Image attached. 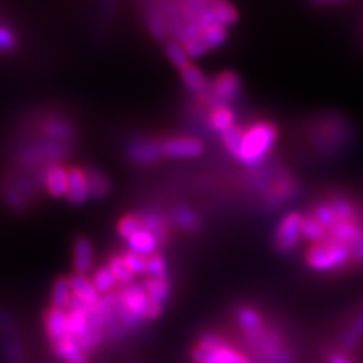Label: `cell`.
Wrapping results in <instances>:
<instances>
[{
  "mask_svg": "<svg viewBox=\"0 0 363 363\" xmlns=\"http://www.w3.org/2000/svg\"><path fill=\"white\" fill-rule=\"evenodd\" d=\"M212 11L220 25H223L224 28L233 26L235 23L240 20V13H238V9L232 4L223 2V0H213Z\"/></svg>",
  "mask_w": 363,
  "mask_h": 363,
  "instance_id": "cell-22",
  "label": "cell"
},
{
  "mask_svg": "<svg viewBox=\"0 0 363 363\" xmlns=\"http://www.w3.org/2000/svg\"><path fill=\"white\" fill-rule=\"evenodd\" d=\"M128 245L130 252L138 253L144 257H150L155 253H157V247H159L156 238L150 232H147L144 229L138 230L133 236H130L128 240Z\"/></svg>",
  "mask_w": 363,
  "mask_h": 363,
  "instance_id": "cell-18",
  "label": "cell"
},
{
  "mask_svg": "<svg viewBox=\"0 0 363 363\" xmlns=\"http://www.w3.org/2000/svg\"><path fill=\"white\" fill-rule=\"evenodd\" d=\"M124 262H126V267L129 268V271L132 272L133 276H143L147 274V257L133 253V252H126L123 256Z\"/></svg>",
  "mask_w": 363,
  "mask_h": 363,
  "instance_id": "cell-30",
  "label": "cell"
},
{
  "mask_svg": "<svg viewBox=\"0 0 363 363\" xmlns=\"http://www.w3.org/2000/svg\"><path fill=\"white\" fill-rule=\"evenodd\" d=\"M303 220H304V215H301L300 212H289L281 218L276 230V238H274L276 247L281 253L292 252V250L300 244L303 238L301 235Z\"/></svg>",
  "mask_w": 363,
  "mask_h": 363,
  "instance_id": "cell-5",
  "label": "cell"
},
{
  "mask_svg": "<svg viewBox=\"0 0 363 363\" xmlns=\"http://www.w3.org/2000/svg\"><path fill=\"white\" fill-rule=\"evenodd\" d=\"M45 130H48V135L52 136V138H55V140H67V138H70V136H72L70 124L64 123V121L50 123Z\"/></svg>",
  "mask_w": 363,
  "mask_h": 363,
  "instance_id": "cell-34",
  "label": "cell"
},
{
  "mask_svg": "<svg viewBox=\"0 0 363 363\" xmlns=\"http://www.w3.org/2000/svg\"><path fill=\"white\" fill-rule=\"evenodd\" d=\"M351 257L353 255L347 245L327 238L321 242L311 245L308 255H306V264L315 271L327 272L345 267Z\"/></svg>",
  "mask_w": 363,
  "mask_h": 363,
  "instance_id": "cell-3",
  "label": "cell"
},
{
  "mask_svg": "<svg viewBox=\"0 0 363 363\" xmlns=\"http://www.w3.org/2000/svg\"><path fill=\"white\" fill-rule=\"evenodd\" d=\"M141 224H143V229L150 232L155 238L157 244H165L168 241V229H167V224L165 221L159 217L156 213L152 212H147V213H141Z\"/></svg>",
  "mask_w": 363,
  "mask_h": 363,
  "instance_id": "cell-21",
  "label": "cell"
},
{
  "mask_svg": "<svg viewBox=\"0 0 363 363\" xmlns=\"http://www.w3.org/2000/svg\"><path fill=\"white\" fill-rule=\"evenodd\" d=\"M65 197L73 204H82L88 197H91L88 179L84 169L77 167L68 169V191Z\"/></svg>",
  "mask_w": 363,
  "mask_h": 363,
  "instance_id": "cell-10",
  "label": "cell"
},
{
  "mask_svg": "<svg viewBox=\"0 0 363 363\" xmlns=\"http://www.w3.org/2000/svg\"><path fill=\"white\" fill-rule=\"evenodd\" d=\"M73 300V291L70 285V277H60L55 281L52 289L50 303L52 308L56 309H67Z\"/></svg>",
  "mask_w": 363,
  "mask_h": 363,
  "instance_id": "cell-20",
  "label": "cell"
},
{
  "mask_svg": "<svg viewBox=\"0 0 363 363\" xmlns=\"http://www.w3.org/2000/svg\"><path fill=\"white\" fill-rule=\"evenodd\" d=\"M145 23L147 28H149L150 33L157 40H167L169 35V29L167 25V20L162 14L161 8L157 4H150L149 11L145 13Z\"/></svg>",
  "mask_w": 363,
  "mask_h": 363,
  "instance_id": "cell-19",
  "label": "cell"
},
{
  "mask_svg": "<svg viewBox=\"0 0 363 363\" xmlns=\"http://www.w3.org/2000/svg\"><path fill=\"white\" fill-rule=\"evenodd\" d=\"M147 276L149 277H167V260L161 253H155L147 257Z\"/></svg>",
  "mask_w": 363,
  "mask_h": 363,
  "instance_id": "cell-31",
  "label": "cell"
},
{
  "mask_svg": "<svg viewBox=\"0 0 363 363\" xmlns=\"http://www.w3.org/2000/svg\"><path fill=\"white\" fill-rule=\"evenodd\" d=\"M244 130H245V128L240 126V124H236L235 128H232L229 132H225L221 136L224 149L229 152V155L235 159H236V156H238V153H240V149H241L242 138H244Z\"/></svg>",
  "mask_w": 363,
  "mask_h": 363,
  "instance_id": "cell-27",
  "label": "cell"
},
{
  "mask_svg": "<svg viewBox=\"0 0 363 363\" xmlns=\"http://www.w3.org/2000/svg\"><path fill=\"white\" fill-rule=\"evenodd\" d=\"M327 363H353L344 353H333L328 356Z\"/></svg>",
  "mask_w": 363,
  "mask_h": 363,
  "instance_id": "cell-37",
  "label": "cell"
},
{
  "mask_svg": "<svg viewBox=\"0 0 363 363\" xmlns=\"http://www.w3.org/2000/svg\"><path fill=\"white\" fill-rule=\"evenodd\" d=\"M174 223L185 230H194L199 225V218L196 217V213L192 211H189L186 208H182L174 212Z\"/></svg>",
  "mask_w": 363,
  "mask_h": 363,
  "instance_id": "cell-32",
  "label": "cell"
},
{
  "mask_svg": "<svg viewBox=\"0 0 363 363\" xmlns=\"http://www.w3.org/2000/svg\"><path fill=\"white\" fill-rule=\"evenodd\" d=\"M130 157L138 164H155L164 157L161 152V143L136 141L130 145Z\"/></svg>",
  "mask_w": 363,
  "mask_h": 363,
  "instance_id": "cell-16",
  "label": "cell"
},
{
  "mask_svg": "<svg viewBox=\"0 0 363 363\" xmlns=\"http://www.w3.org/2000/svg\"><path fill=\"white\" fill-rule=\"evenodd\" d=\"M143 229L141 224V215L130 213L123 217L118 223V235L124 240H129L130 236H133L136 232Z\"/></svg>",
  "mask_w": 363,
  "mask_h": 363,
  "instance_id": "cell-29",
  "label": "cell"
},
{
  "mask_svg": "<svg viewBox=\"0 0 363 363\" xmlns=\"http://www.w3.org/2000/svg\"><path fill=\"white\" fill-rule=\"evenodd\" d=\"M208 121L211 129L223 136L236 126V116L229 105H217L211 108Z\"/></svg>",
  "mask_w": 363,
  "mask_h": 363,
  "instance_id": "cell-13",
  "label": "cell"
},
{
  "mask_svg": "<svg viewBox=\"0 0 363 363\" xmlns=\"http://www.w3.org/2000/svg\"><path fill=\"white\" fill-rule=\"evenodd\" d=\"M182 81H184L185 86L191 91V93L196 94H204L209 88V82L206 76L203 74V72L196 64H188L185 68H182L179 72Z\"/></svg>",
  "mask_w": 363,
  "mask_h": 363,
  "instance_id": "cell-17",
  "label": "cell"
},
{
  "mask_svg": "<svg viewBox=\"0 0 363 363\" xmlns=\"http://www.w3.org/2000/svg\"><path fill=\"white\" fill-rule=\"evenodd\" d=\"M194 363H253L250 356L217 333H204L191 351Z\"/></svg>",
  "mask_w": 363,
  "mask_h": 363,
  "instance_id": "cell-2",
  "label": "cell"
},
{
  "mask_svg": "<svg viewBox=\"0 0 363 363\" xmlns=\"http://www.w3.org/2000/svg\"><path fill=\"white\" fill-rule=\"evenodd\" d=\"M279 136L276 124L269 121H257L245 128L244 138L236 161L245 167L259 165L269 155Z\"/></svg>",
  "mask_w": 363,
  "mask_h": 363,
  "instance_id": "cell-1",
  "label": "cell"
},
{
  "mask_svg": "<svg viewBox=\"0 0 363 363\" xmlns=\"http://www.w3.org/2000/svg\"><path fill=\"white\" fill-rule=\"evenodd\" d=\"M363 339V318H357V320L351 324V328L344 336V344L350 348L357 347Z\"/></svg>",
  "mask_w": 363,
  "mask_h": 363,
  "instance_id": "cell-33",
  "label": "cell"
},
{
  "mask_svg": "<svg viewBox=\"0 0 363 363\" xmlns=\"http://www.w3.org/2000/svg\"><path fill=\"white\" fill-rule=\"evenodd\" d=\"M165 52H167L169 62H172L179 72L182 70V68H185L188 64H191V60H189V56L186 55L184 45L177 43V41H174V40H169L167 43Z\"/></svg>",
  "mask_w": 363,
  "mask_h": 363,
  "instance_id": "cell-26",
  "label": "cell"
},
{
  "mask_svg": "<svg viewBox=\"0 0 363 363\" xmlns=\"http://www.w3.org/2000/svg\"><path fill=\"white\" fill-rule=\"evenodd\" d=\"M301 235L303 240H308L312 244H316L327 240V229L320 221L315 220L312 215H309V217H304L303 220Z\"/></svg>",
  "mask_w": 363,
  "mask_h": 363,
  "instance_id": "cell-23",
  "label": "cell"
},
{
  "mask_svg": "<svg viewBox=\"0 0 363 363\" xmlns=\"http://www.w3.org/2000/svg\"><path fill=\"white\" fill-rule=\"evenodd\" d=\"M236 321L245 339H250L259 333H262L268 327L264 316L260 315L255 308H252V306H242V308L238 309Z\"/></svg>",
  "mask_w": 363,
  "mask_h": 363,
  "instance_id": "cell-7",
  "label": "cell"
},
{
  "mask_svg": "<svg viewBox=\"0 0 363 363\" xmlns=\"http://www.w3.org/2000/svg\"><path fill=\"white\" fill-rule=\"evenodd\" d=\"M93 244L85 236L77 238L73 247V267L76 274L85 276L93 267Z\"/></svg>",
  "mask_w": 363,
  "mask_h": 363,
  "instance_id": "cell-12",
  "label": "cell"
},
{
  "mask_svg": "<svg viewBox=\"0 0 363 363\" xmlns=\"http://www.w3.org/2000/svg\"><path fill=\"white\" fill-rule=\"evenodd\" d=\"M241 91V77L232 70H225L220 73L209 84L208 96L212 106L229 105L230 101L240 94Z\"/></svg>",
  "mask_w": 363,
  "mask_h": 363,
  "instance_id": "cell-4",
  "label": "cell"
},
{
  "mask_svg": "<svg viewBox=\"0 0 363 363\" xmlns=\"http://www.w3.org/2000/svg\"><path fill=\"white\" fill-rule=\"evenodd\" d=\"M16 35L8 28L0 26V52H11L16 48Z\"/></svg>",
  "mask_w": 363,
  "mask_h": 363,
  "instance_id": "cell-35",
  "label": "cell"
},
{
  "mask_svg": "<svg viewBox=\"0 0 363 363\" xmlns=\"http://www.w3.org/2000/svg\"><path fill=\"white\" fill-rule=\"evenodd\" d=\"M108 268L111 269L113 277H116L117 283H120V285L128 286V285H132V283H133V277L135 276L132 274V272L129 271V268L126 267V262H124L123 256H112L109 259Z\"/></svg>",
  "mask_w": 363,
  "mask_h": 363,
  "instance_id": "cell-25",
  "label": "cell"
},
{
  "mask_svg": "<svg viewBox=\"0 0 363 363\" xmlns=\"http://www.w3.org/2000/svg\"><path fill=\"white\" fill-rule=\"evenodd\" d=\"M143 288L149 297V304L157 306V308L164 309L165 303L169 297V291H172V283L167 277H147L143 281Z\"/></svg>",
  "mask_w": 363,
  "mask_h": 363,
  "instance_id": "cell-11",
  "label": "cell"
},
{
  "mask_svg": "<svg viewBox=\"0 0 363 363\" xmlns=\"http://www.w3.org/2000/svg\"><path fill=\"white\" fill-rule=\"evenodd\" d=\"M53 353L58 356L64 363H88V354L79 345L76 337L65 336L56 342H52Z\"/></svg>",
  "mask_w": 363,
  "mask_h": 363,
  "instance_id": "cell-8",
  "label": "cell"
},
{
  "mask_svg": "<svg viewBox=\"0 0 363 363\" xmlns=\"http://www.w3.org/2000/svg\"><path fill=\"white\" fill-rule=\"evenodd\" d=\"M5 199L9 204H13V206H21L23 204V196L17 189H6L5 191Z\"/></svg>",
  "mask_w": 363,
  "mask_h": 363,
  "instance_id": "cell-36",
  "label": "cell"
},
{
  "mask_svg": "<svg viewBox=\"0 0 363 363\" xmlns=\"http://www.w3.org/2000/svg\"><path fill=\"white\" fill-rule=\"evenodd\" d=\"M93 283H94L97 292L104 294V295L113 292V288L118 285L116 277H113V274L108 267H101L96 271V274L93 277Z\"/></svg>",
  "mask_w": 363,
  "mask_h": 363,
  "instance_id": "cell-28",
  "label": "cell"
},
{
  "mask_svg": "<svg viewBox=\"0 0 363 363\" xmlns=\"http://www.w3.org/2000/svg\"><path fill=\"white\" fill-rule=\"evenodd\" d=\"M86 179H88V185H89V194L91 197H104L109 192V182L105 177V174H101L100 172L94 168H89L85 172Z\"/></svg>",
  "mask_w": 363,
  "mask_h": 363,
  "instance_id": "cell-24",
  "label": "cell"
},
{
  "mask_svg": "<svg viewBox=\"0 0 363 363\" xmlns=\"http://www.w3.org/2000/svg\"><path fill=\"white\" fill-rule=\"evenodd\" d=\"M70 285H72V291H73V295L76 298L91 306V308H94V306L99 303L100 294L97 292L93 280L88 279L86 276H82V274L72 276Z\"/></svg>",
  "mask_w": 363,
  "mask_h": 363,
  "instance_id": "cell-15",
  "label": "cell"
},
{
  "mask_svg": "<svg viewBox=\"0 0 363 363\" xmlns=\"http://www.w3.org/2000/svg\"><path fill=\"white\" fill-rule=\"evenodd\" d=\"M161 152L164 157L192 159L203 155L204 144L191 136H176V138L161 141Z\"/></svg>",
  "mask_w": 363,
  "mask_h": 363,
  "instance_id": "cell-6",
  "label": "cell"
},
{
  "mask_svg": "<svg viewBox=\"0 0 363 363\" xmlns=\"http://www.w3.org/2000/svg\"><path fill=\"white\" fill-rule=\"evenodd\" d=\"M44 185L52 197H65L68 191V169L62 165L50 167L44 176Z\"/></svg>",
  "mask_w": 363,
  "mask_h": 363,
  "instance_id": "cell-14",
  "label": "cell"
},
{
  "mask_svg": "<svg viewBox=\"0 0 363 363\" xmlns=\"http://www.w3.org/2000/svg\"><path fill=\"white\" fill-rule=\"evenodd\" d=\"M44 330L50 344L68 336V313L65 309L50 308L44 315Z\"/></svg>",
  "mask_w": 363,
  "mask_h": 363,
  "instance_id": "cell-9",
  "label": "cell"
}]
</instances>
